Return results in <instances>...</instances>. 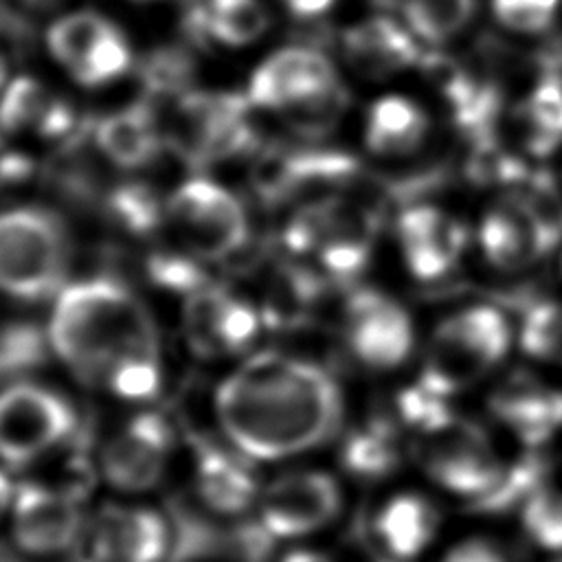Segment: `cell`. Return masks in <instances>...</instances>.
<instances>
[{
  "instance_id": "6da1fadb",
  "label": "cell",
  "mask_w": 562,
  "mask_h": 562,
  "mask_svg": "<svg viewBox=\"0 0 562 562\" xmlns=\"http://www.w3.org/2000/svg\"><path fill=\"white\" fill-rule=\"evenodd\" d=\"M44 327L50 356L79 384L127 408L160 400L167 373L158 325L121 279L92 274L68 281Z\"/></svg>"
},
{
  "instance_id": "7a4b0ae2",
  "label": "cell",
  "mask_w": 562,
  "mask_h": 562,
  "mask_svg": "<svg viewBox=\"0 0 562 562\" xmlns=\"http://www.w3.org/2000/svg\"><path fill=\"white\" fill-rule=\"evenodd\" d=\"M213 419L222 439L248 459L279 461L338 432L342 393L312 360L257 351L217 382Z\"/></svg>"
},
{
  "instance_id": "3957f363",
  "label": "cell",
  "mask_w": 562,
  "mask_h": 562,
  "mask_svg": "<svg viewBox=\"0 0 562 562\" xmlns=\"http://www.w3.org/2000/svg\"><path fill=\"white\" fill-rule=\"evenodd\" d=\"M72 237L59 213L40 204L0 211V294L20 303L53 301L68 283Z\"/></svg>"
},
{
  "instance_id": "277c9868",
  "label": "cell",
  "mask_w": 562,
  "mask_h": 562,
  "mask_svg": "<svg viewBox=\"0 0 562 562\" xmlns=\"http://www.w3.org/2000/svg\"><path fill=\"white\" fill-rule=\"evenodd\" d=\"M99 483L119 496H147L180 463V435L154 406L130 413L92 448Z\"/></svg>"
},
{
  "instance_id": "5b68a950",
  "label": "cell",
  "mask_w": 562,
  "mask_h": 562,
  "mask_svg": "<svg viewBox=\"0 0 562 562\" xmlns=\"http://www.w3.org/2000/svg\"><path fill=\"white\" fill-rule=\"evenodd\" d=\"M77 411L53 384L31 375L0 384V463L29 472L77 437Z\"/></svg>"
},
{
  "instance_id": "8992f818",
  "label": "cell",
  "mask_w": 562,
  "mask_h": 562,
  "mask_svg": "<svg viewBox=\"0 0 562 562\" xmlns=\"http://www.w3.org/2000/svg\"><path fill=\"white\" fill-rule=\"evenodd\" d=\"M246 94L189 90L173 99L165 130L167 147L193 167H206L250 151L257 143Z\"/></svg>"
},
{
  "instance_id": "52a82bcc",
  "label": "cell",
  "mask_w": 562,
  "mask_h": 562,
  "mask_svg": "<svg viewBox=\"0 0 562 562\" xmlns=\"http://www.w3.org/2000/svg\"><path fill=\"white\" fill-rule=\"evenodd\" d=\"M509 345L512 329L503 312L490 305L465 307L437 325L419 382L448 397L496 367Z\"/></svg>"
},
{
  "instance_id": "ba28073f",
  "label": "cell",
  "mask_w": 562,
  "mask_h": 562,
  "mask_svg": "<svg viewBox=\"0 0 562 562\" xmlns=\"http://www.w3.org/2000/svg\"><path fill=\"white\" fill-rule=\"evenodd\" d=\"M165 226L184 252L198 259H224L248 241V215L237 195L220 182L193 176L165 202Z\"/></svg>"
},
{
  "instance_id": "9c48e42d",
  "label": "cell",
  "mask_w": 562,
  "mask_h": 562,
  "mask_svg": "<svg viewBox=\"0 0 562 562\" xmlns=\"http://www.w3.org/2000/svg\"><path fill=\"white\" fill-rule=\"evenodd\" d=\"M46 48L55 64L83 88L110 86L134 66L127 33L94 9H77L50 22Z\"/></svg>"
},
{
  "instance_id": "30bf717a",
  "label": "cell",
  "mask_w": 562,
  "mask_h": 562,
  "mask_svg": "<svg viewBox=\"0 0 562 562\" xmlns=\"http://www.w3.org/2000/svg\"><path fill=\"white\" fill-rule=\"evenodd\" d=\"M90 507L86 498L59 485L24 476L18 479L4 531L24 555L68 558L83 542Z\"/></svg>"
},
{
  "instance_id": "8fae6325",
  "label": "cell",
  "mask_w": 562,
  "mask_h": 562,
  "mask_svg": "<svg viewBox=\"0 0 562 562\" xmlns=\"http://www.w3.org/2000/svg\"><path fill=\"white\" fill-rule=\"evenodd\" d=\"M81 544L97 562H165L173 549V525L145 496L114 494L90 507Z\"/></svg>"
},
{
  "instance_id": "7c38bea8",
  "label": "cell",
  "mask_w": 562,
  "mask_h": 562,
  "mask_svg": "<svg viewBox=\"0 0 562 562\" xmlns=\"http://www.w3.org/2000/svg\"><path fill=\"white\" fill-rule=\"evenodd\" d=\"M261 325V312L252 303L213 281L182 299L180 331L195 360L215 362L244 356Z\"/></svg>"
},
{
  "instance_id": "4fadbf2b",
  "label": "cell",
  "mask_w": 562,
  "mask_h": 562,
  "mask_svg": "<svg viewBox=\"0 0 562 562\" xmlns=\"http://www.w3.org/2000/svg\"><path fill=\"white\" fill-rule=\"evenodd\" d=\"M417 459L435 483L472 501L483 496L503 472L487 435L459 417L419 435Z\"/></svg>"
},
{
  "instance_id": "5bb4252c",
  "label": "cell",
  "mask_w": 562,
  "mask_h": 562,
  "mask_svg": "<svg viewBox=\"0 0 562 562\" xmlns=\"http://www.w3.org/2000/svg\"><path fill=\"white\" fill-rule=\"evenodd\" d=\"M342 505L336 479L318 470H294L261 487L259 522L279 538H299L329 525Z\"/></svg>"
},
{
  "instance_id": "9a60e30c",
  "label": "cell",
  "mask_w": 562,
  "mask_h": 562,
  "mask_svg": "<svg viewBox=\"0 0 562 562\" xmlns=\"http://www.w3.org/2000/svg\"><path fill=\"white\" fill-rule=\"evenodd\" d=\"M252 459L226 441H198L184 457L193 501L206 512L239 518L257 507L261 485Z\"/></svg>"
},
{
  "instance_id": "2e32d148",
  "label": "cell",
  "mask_w": 562,
  "mask_h": 562,
  "mask_svg": "<svg viewBox=\"0 0 562 562\" xmlns=\"http://www.w3.org/2000/svg\"><path fill=\"white\" fill-rule=\"evenodd\" d=\"M345 338L360 364L389 371L408 358L413 323L391 296L378 290H358L345 307Z\"/></svg>"
},
{
  "instance_id": "e0dca14e",
  "label": "cell",
  "mask_w": 562,
  "mask_h": 562,
  "mask_svg": "<svg viewBox=\"0 0 562 562\" xmlns=\"http://www.w3.org/2000/svg\"><path fill=\"white\" fill-rule=\"evenodd\" d=\"M562 237V231L544 220L536 206L512 195L492 206L479 231L485 259L498 270H522L544 257Z\"/></svg>"
},
{
  "instance_id": "ac0fdd59",
  "label": "cell",
  "mask_w": 562,
  "mask_h": 562,
  "mask_svg": "<svg viewBox=\"0 0 562 562\" xmlns=\"http://www.w3.org/2000/svg\"><path fill=\"white\" fill-rule=\"evenodd\" d=\"M358 173L356 158L323 149H270L252 171V187L268 204L340 187Z\"/></svg>"
},
{
  "instance_id": "d6986e66",
  "label": "cell",
  "mask_w": 562,
  "mask_h": 562,
  "mask_svg": "<svg viewBox=\"0 0 562 562\" xmlns=\"http://www.w3.org/2000/svg\"><path fill=\"white\" fill-rule=\"evenodd\" d=\"M83 130L75 105L44 81L20 75L0 92V132L31 134L48 143H75Z\"/></svg>"
},
{
  "instance_id": "ffe728a7",
  "label": "cell",
  "mask_w": 562,
  "mask_h": 562,
  "mask_svg": "<svg viewBox=\"0 0 562 562\" xmlns=\"http://www.w3.org/2000/svg\"><path fill=\"white\" fill-rule=\"evenodd\" d=\"M334 81H338V75L329 57L307 46H288L255 68L246 97L252 108L283 112Z\"/></svg>"
},
{
  "instance_id": "44dd1931",
  "label": "cell",
  "mask_w": 562,
  "mask_h": 562,
  "mask_svg": "<svg viewBox=\"0 0 562 562\" xmlns=\"http://www.w3.org/2000/svg\"><path fill=\"white\" fill-rule=\"evenodd\" d=\"M397 237L413 277L432 281L443 277L461 257L465 228L432 204H413L397 217Z\"/></svg>"
},
{
  "instance_id": "7402d4cb",
  "label": "cell",
  "mask_w": 562,
  "mask_h": 562,
  "mask_svg": "<svg viewBox=\"0 0 562 562\" xmlns=\"http://www.w3.org/2000/svg\"><path fill=\"white\" fill-rule=\"evenodd\" d=\"M375 213L358 202L327 195V220L316 248L321 266L336 281H353L369 263L375 241Z\"/></svg>"
},
{
  "instance_id": "603a6c76",
  "label": "cell",
  "mask_w": 562,
  "mask_h": 562,
  "mask_svg": "<svg viewBox=\"0 0 562 562\" xmlns=\"http://www.w3.org/2000/svg\"><path fill=\"white\" fill-rule=\"evenodd\" d=\"M101 156L119 169H143L167 147L162 121L149 99L123 105L92 127Z\"/></svg>"
},
{
  "instance_id": "cb8c5ba5",
  "label": "cell",
  "mask_w": 562,
  "mask_h": 562,
  "mask_svg": "<svg viewBox=\"0 0 562 562\" xmlns=\"http://www.w3.org/2000/svg\"><path fill=\"white\" fill-rule=\"evenodd\" d=\"M342 55L358 75L369 79L395 75L424 59L417 37L384 15L351 24L342 33Z\"/></svg>"
},
{
  "instance_id": "d4e9b609",
  "label": "cell",
  "mask_w": 562,
  "mask_h": 562,
  "mask_svg": "<svg viewBox=\"0 0 562 562\" xmlns=\"http://www.w3.org/2000/svg\"><path fill=\"white\" fill-rule=\"evenodd\" d=\"M490 406L527 446L544 443L562 426V391L525 375L507 380L492 395Z\"/></svg>"
},
{
  "instance_id": "484cf974",
  "label": "cell",
  "mask_w": 562,
  "mask_h": 562,
  "mask_svg": "<svg viewBox=\"0 0 562 562\" xmlns=\"http://www.w3.org/2000/svg\"><path fill=\"white\" fill-rule=\"evenodd\" d=\"M270 24L261 0H191L187 31L198 42L241 48L257 42Z\"/></svg>"
},
{
  "instance_id": "4316f807",
  "label": "cell",
  "mask_w": 562,
  "mask_h": 562,
  "mask_svg": "<svg viewBox=\"0 0 562 562\" xmlns=\"http://www.w3.org/2000/svg\"><path fill=\"white\" fill-rule=\"evenodd\" d=\"M439 527L437 507L419 494H397L373 518V533L397 560L422 553Z\"/></svg>"
},
{
  "instance_id": "83f0119b",
  "label": "cell",
  "mask_w": 562,
  "mask_h": 562,
  "mask_svg": "<svg viewBox=\"0 0 562 562\" xmlns=\"http://www.w3.org/2000/svg\"><path fill=\"white\" fill-rule=\"evenodd\" d=\"M428 134L426 112L411 99L389 94L378 99L364 123V143L375 156H404L415 151Z\"/></svg>"
},
{
  "instance_id": "f1b7e54d",
  "label": "cell",
  "mask_w": 562,
  "mask_h": 562,
  "mask_svg": "<svg viewBox=\"0 0 562 562\" xmlns=\"http://www.w3.org/2000/svg\"><path fill=\"white\" fill-rule=\"evenodd\" d=\"M402 459L397 432L391 419L373 417L364 426L353 428L340 441L342 468L360 479H382L397 470Z\"/></svg>"
},
{
  "instance_id": "f546056e",
  "label": "cell",
  "mask_w": 562,
  "mask_h": 562,
  "mask_svg": "<svg viewBox=\"0 0 562 562\" xmlns=\"http://www.w3.org/2000/svg\"><path fill=\"white\" fill-rule=\"evenodd\" d=\"M527 147L544 156L562 143V77L549 70L522 105Z\"/></svg>"
},
{
  "instance_id": "4dcf8cb0",
  "label": "cell",
  "mask_w": 562,
  "mask_h": 562,
  "mask_svg": "<svg viewBox=\"0 0 562 562\" xmlns=\"http://www.w3.org/2000/svg\"><path fill=\"white\" fill-rule=\"evenodd\" d=\"M165 202L167 198L162 200L151 184L130 180L108 191L105 213L108 220L121 226L125 233L147 237L165 226Z\"/></svg>"
},
{
  "instance_id": "1f68e13d",
  "label": "cell",
  "mask_w": 562,
  "mask_h": 562,
  "mask_svg": "<svg viewBox=\"0 0 562 562\" xmlns=\"http://www.w3.org/2000/svg\"><path fill=\"white\" fill-rule=\"evenodd\" d=\"M549 468V459L540 452L520 457L509 468H503L498 481L483 496L472 501V509L501 514L516 505H525L538 490L544 487Z\"/></svg>"
},
{
  "instance_id": "d6a6232c",
  "label": "cell",
  "mask_w": 562,
  "mask_h": 562,
  "mask_svg": "<svg viewBox=\"0 0 562 562\" xmlns=\"http://www.w3.org/2000/svg\"><path fill=\"white\" fill-rule=\"evenodd\" d=\"M476 0H406V29L422 42L443 44L457 37L474 18Z\"/></svg>"
},
{
  "instance_id": "836d02e7",
  "label": "cell",
  "mask_w": 562,
  "mask_h": 562,
  "mask_svg": "<svg viewBox=\"0 0 562 562\" xmlns=\"http://www.w3.org/2000/svg\"><path fill=\"white\" fill-rule=\"evenodd\" d=\"M318 279L299 268L281 270L263 303L261 321L272 327H290L301 323L312 301L318 296Z\"/></svg>"
},
{
  "instance_id": "e575fe53",
  "label": "cell",
  "mask_w": 562,
  "mask_h": 562,
  "mask_svg": "<svg viewBox=\"0 0 562 562\" xmlns=\"http://www.w3.org/2000/svg\"><path fill=\"white\" fill-rule=\"evenodd\" d=\"M347 103H349L347 90L342 88L340 81H334L303 97L294 105L285 108L281 114L288 121V125L301 136H325L340 123L347 110Z\"/></svg>"
},
{
  "instance_id": "d590c367",
  "label": "cell",
  "mask_w": 562,
  "mask_h": 562,
  "mask_svg": "<svg viewBox=\"0 0 562 562\" xmlns=\"http://www.w3.org/2000/svg\"><path fill=\"white\" fill-rule=\"evenodd\" d=\"M46 353H50L46 327L13 323L0 329V373L4 382L26 378Z\"/></svg>"
},
{
  "instance_id": "8d00e7d4",
  "label": "cell",
  "mask_w": 562,
  "mask_h": 562,
  "mask_svg": "<svg viewBox=\"0 0 562 562\" xmlns=\"http://www.w3.org/2000/svg\"><path fill=\"white\" fill-rule=\"evenodd\" d=\"M193 75L191 57L180 48H158L140 64V77L145 83V92L149 101L173 97L189 92V81Z\"/></svg>"
},
{
  "instance_id": "74e56055",
  "label": "cell",
  "mask_w": 562,
  "mask_h": 562,
  "mask_svg": "<svg viewBox=\"0 0 562 562\" xmlns=\"http://www.w3.org/2000/svg\"><path fill=\"white\" fill-rule=\"evenodd\" d=\"M200 261L202 259L180 250L154 252L147 259V279L162 292L187 299L189 294L209 283V277L204 274Z\"/></svg>"
},
{
  "instance_id": "f35d334b",
  "label": "cell",
  "mask_w": 562,
  "mask_h": 562,
  "mask_svg": "<svg viewBox=\"0 0 562 562\" xmlns=\"http://www.w3.org/2000/svg\"><path fill=\"white\" fill-rule=\"evenodd\" d=\"M522 529L538 547L562 549V492L538 490L522 505Z\"/></svg>"
},
{
  "instance_id": "ab89813d",
  "label": "cell",
  "mask_w": 562,
  "mask_h": 562,
  "mask_svg": "<svg viewBox=\"0 0 562 562\" xmlns=\"http://www.w3.org/2000/svg\"><path fill=\"white\" fill-rule=\"evenodd\" d=\"M520 345L536 358L558 356L562 351V307L533 303L522 316Z\"/></svg>"
},
{
  "instance_id": "60d3db41",
  "label": "cell",
  "mask_w": 562,
  "mask_h": 562,
  "mask_svg": "<svg viewBox=\"0 0 562 562\" xmlns=\"http://www.w3.org/2000/svg\"><path fill=\"white\" fill-rule=\"evenodd\" d=\"M448 397L430 391L428 386H424L422 382L417 386L404 389L395 404H397V415L404 424H408L411 428L417 430V435H424L428 430L439 428L441 424H446L448 419H452L454 415L450 413Z\"/></svg>"
},
{
  "instance_id": "b9f144b4",
  "label": "cell",
  "mask_w": 562,
  "mask_h": 562,
  "mask_svg": "<svg viewBox=\"0 0 562 562\" xmlns=\"http://www.w3.org/2000/svg\"><path fill=\"white\" fill-rule=\"evenodd\" d=\"M560 0H492L494 18L516 33H540L553 24Z\"/></svg>"
},
{
  "instance_id": "7bdbcfd3",
  "label": "cell",
  "mask_w": 562,
  "mask_h": 562,
  "mask_svg": "<svg viewBox=\"0 0 562 562\" xmlns=\"http://www.w3.org/2000/svg\"><path fill=\"white\" fill-rule=\"evenodd\" d=\"M35 171V162L29 154L18 149L0 132V193L26 182Z\"/></svg>"
},
{
  "instance_id": "ee69618b",
  "label": "cell",
  "mask_w": 562,
  "mask_h": 562,
  "mask_svg": "<svg viewBox=\"0 0 562 562\" xmlns=\"http://www.w3.org/2000/svg\"><path fill=\"white\" fill-rule=\"evenodd\" d=\"M443 562H507L505 553L483 538H472L459 542L454 549L448 551Z\"/></svg>"
},
{
  "instance_id": "f6af8a7d",
  "label": "cell",
  "mask_w": 562,
  "mask_h": 562,
  "mask_svg": "<svg viewBox=\"0 0 562 562\" xmlns=\"http://www.w3.org/2000/svg\"><path fill=\"white\" fill-rule=\"evenodd\" d=\"M18 479H20L18 472H13L4 463H0V529L7 527L11 505L15 498V490H18Z\"/></svg>"
},
{
  "instance_id": "bcb514c9",
  "label": "cell",
  "mask_w": 562,
  "mask_h": 562,
  "mask_svg": "<svg viewBox=\"0 0 562 562\" xmlns=\"http://www.w3.org/2000/svg\"><path fill=\"white\" fill-rule=\"evenodd\" d=\"M283 7L299 20H312L327 13L336 0H281Z\"/></svg>"
},
{
  "instance_id": "7dc6e473",
  "label": "cell",
  "mask_w": 562,
  "mask_h": 562,
  "mask_svg": "<svg viewBox=\"0 0 562 562\" xmlns=\"http://www.w3.org/2000/svg\"><path fill=\"white\" fill-rule=\"evenodd\" d=\"M281 562H331L327 555L316 553V551H307V549H299V551H290L281 558Z\"/></svg>"
},
{
  "instance_id": "c3c4849f",
  "label": "cell",
  "mask_w": 562,
  "mask_h": 562,
  "mask_svg": "<svg viewBox=\"0 0 562 562\" xmlns=\"http://www.w3.org/2000/svg\"><path fill=\"white\" fill-rule=\"evenodd\" d=\"M7 81H9V72H7V64H4V59H2V55H0V92L4 90Z\"/></svg>"
},
{
  "instance_id": "681fc988",
  "label": "cell",
  "mask_w": 562,
  "mask_h": 562,
  "mask_svg": "<svg viewBox=\"0 0 562 562\" xmlns=\"http://www.w3.org/2000/svg\"><path fill=\"white\" fill-rule=\"evenodd\" d=\"M22 2H26L29 7H37V9H42V7H50V4H55L57 0H22Z\"/></svg>"
},
{
  "instance_id": "f907efd6",
  "label": "cell",
  "mask_w": 562,
  "mask_h": 562,
  "mask_svg": "<svg viewBox=\"0 0 562 562\" xmlns=\"http://www.w3.org/2000/svg\"><path fill=\"white\" fill-rule=\"evenodd\" d=\"M66 562H97V560H92V558L83 551V553H79V555H75V558H70V555H68V560H66Z\"/></svg>"
},
{
  "instance_id": "816d5d0a",
  "label": "cell",
  "mask_w": 562,
  "mask_h": 562,
  "mask_svg": "<svg viewBox=\"0 0 562 562\" xmlns=\"http://www.w3.org/2000/svg\"><path fill=\"white\" fill-rule=\"evenodd\" d=\"M555 562H562V558H560V560H555Z\"/></svg>"
}]
</instances>
